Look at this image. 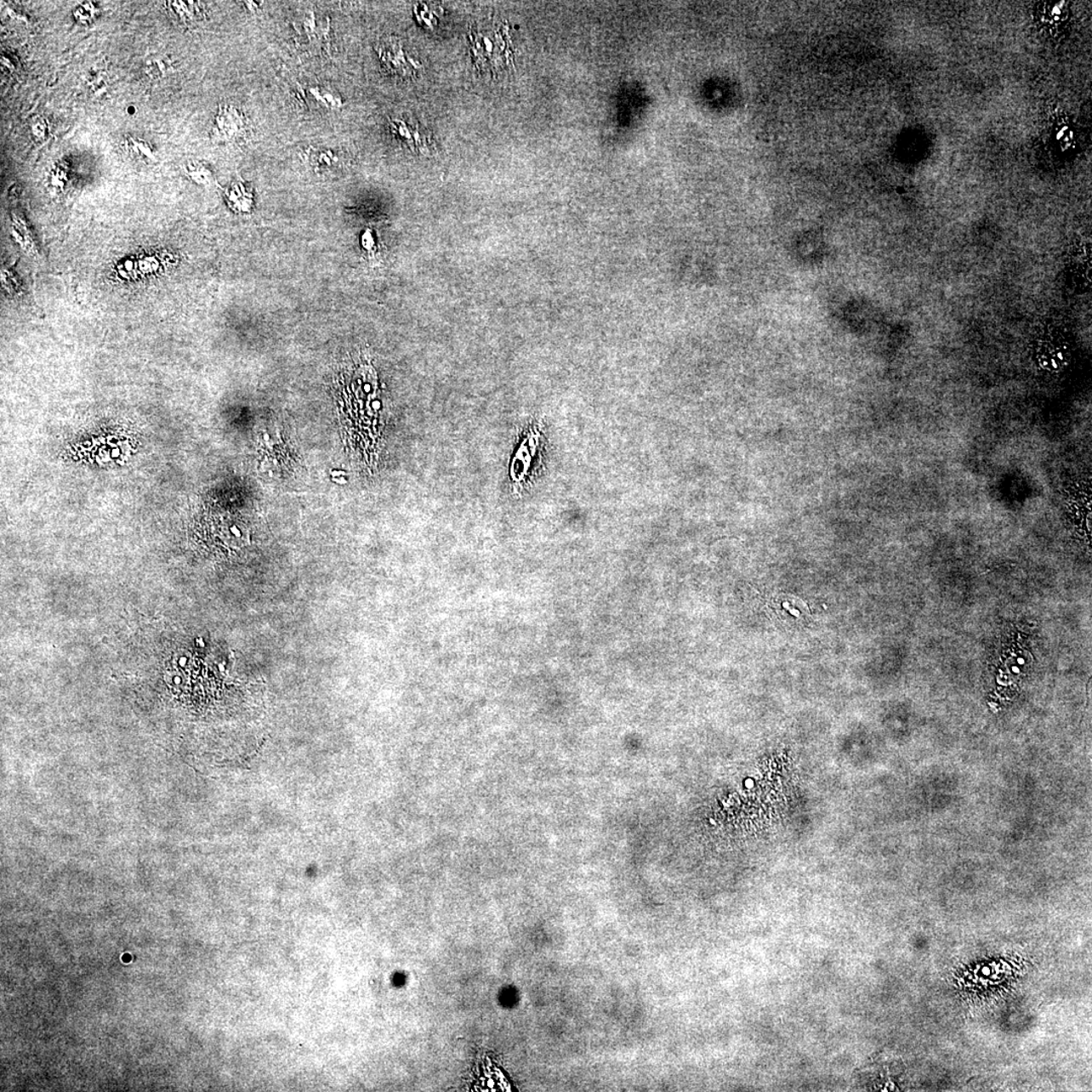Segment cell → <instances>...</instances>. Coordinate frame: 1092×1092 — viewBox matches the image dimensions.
Masks as SVG:
<instances>
[{"instance_id":"obj_1","label":"cell","mask_w":1092,"mask_h":1092,"mask_svg":"<svg viewBox=\"0 0 1092 1092\" xmlns=\"http://www.w3.org/2000/svg\"><path fill=\"white\" fill-rule=\"evenodd\" d=\"M504 29L501 26H478L472 30L473 52L475 63L484 68H495L508 65L510 60V47Z\"/></svg>"},{"instance_id":"obj_2","label":"cell","mask_w":1092,"mask_h":1092,"mask_svg":"<svg viewBox=\"0 0 1092 1092\" xmlns=\"http://www.w3.org/2000/svg\"><path fill=\"white\" fill-rule=\"evenodd\" d=\"M248 119L236 106L221 105L213 120L211 138L213 142H234L247 136Z\"/></svg>"},{"instance_id":"obj_3","label":"cell","mask_w":1092,"mask_h":1092,"mask_svg":"<svg viewBox=\"0 0 1092 1092\" xmlns=\"http://www.w3.org/2000/svg\"><path fill=\"white\" fill-rule=\"evenodd\" d=\"M330 20L310 9L294 23L299 42L313 51L328 50L330 44Z\"/></svg>"},{"instance_id":"obj_4","label":"cell","mask_w":1092,"mask_h":1092,"mask_svg":"<svg viewBox=\"0 0 1092 1092\" xmlns=\"http://www.w3.org/2000/svg\"><path fill=\"white\" fill-rule=\"evenodd\" d=\"M1091 242L1078 238L1069 246L1065 259L1067 275L1076 288L1086 291L1091 285L1092 267Z\"/></svg>"},{"instance_id":"obj_5","label":"cell","mask_w":1092,"mask_h":1092,"mask_svg":"<svg viewBox=\"0 0 1092 1092\" xmlns=\"http://www.w3.org/2000/svg\"><path fill=\"white\" fill-rule=\"evenodd\" d=\"M389 122L390 132L401 146L417 155L430 154V135L413 117H393Z\"/></svg>"},{"instance_id":"obj_6","label":"cell","mask_w":1092,"mask_h":1092,"mask_svg":"<svg viewBox=\"0 0 1092 1092\" xmlns=\"http://www.w3.org/2000/svg\"><path fill=\"white\" fill-rule=\"evenodd\" d=\"M1065 337L1055 329H1044L1038 334L1035 350L1038 361L1048 369L1061 368L1069 358V346Z\"/></svg>"},{"instance_id":"obj_7","label":"cell","mask_w":1092,"mask_h":1092,"mask_svg":"<svg viewBox=\"0 0 1092 1092\" xmlns=\"http://www.w3.org/2000/svg\"><path fill=\"white\" fill-rule=\"evenodd\" d=\"M378 53L385 71L395 77H414L421 68V64L407 54L401 43L393 37L381 43L378 47Z\"/></svg>"},{"instance_id":"obj_8","label":"cell","mask_w":1092,"mask_h":1092,"mask_svg":"<svg viewBox=\"0 0 1092 1092\" xmlns=\"http://www.w3.org/2000/svg\"><path fill=\"white\" fill-rule=\"evenodd\" d=\"M165 8L168 9L171 18L182 26L199 24L200 21L205 19V14H203L200 3L168 2L165 3Z\"/></svg>"},{"instance_id":"obj_9","label":"cell","mask_w":1092,"mask_h":1092,"mask_svg":"<svg viewBox=\"0 0 1092 1092\" xmlns=\"http://www.w3.org/2000/svg\"><path fill=\"white\" fill-rule=\"evenodd\" d=\"M125 150L128 156L140 162H152L156 159L150 144L140 138L128 137L125 141Z\"/></svg>"},{"instance_id":"obj_10","label":"cell","mask_w":1092,"mask_h":1092,"mask_svg":"<svg viewBox=\"0 0 1092 1092\" xmlns=\"http://www.w3.org/2000/svg\"><path fill=\"white\" fill-rule=\"evenodd\" d=\"M309 159L316 169L325 170L334 168L340 158L332 150L312 149L309 153Z\"/></svg>"},{"instance_id":"obj_11","label":"cell","mask_w":1092,"mask_h":1092,"mask_svg":"<svg viewBox=\"0 0 1092 1092\" xmlns=\"http://www.w3.org/2000/svg\"><path fill=\"white\" fill-rule=\"evenodd\" d=\"M310 94L325 108L336 110L342 105L340 95L331 88L316 87L310 89Z\"/></svg>"},{"instance_id":"obj_12","label":"cell","mask_w":1092,"mask_h":1092,"mask_svg":"<svg viewBox=\"0 0 1092 1092\" xmlns=\"http://www.w3.org/2000/svg\"><path fill=\"white\" fill-rule=\"evenodd\" d=\"M185 171L190 179L196 181L197 184L208 185L212 180L210 169L201 162H190L185 166Z\"/></svg>"},{"instance_id":"obj_13","label":"cell","mask_w":1092,"mask_h":1092,"mask_svg":"<svg viewBox=\"0 0 1092 1092\" xmlns=\"http://www.w3.org/2000/svg\"><path fill=\"white\" fill-rule=\"evenodd\" d=\"M168 69L169 65L168 60H162V59L158 58L149 60L146 65V72L152 78L164 77V75L168 72Z\"/></svg>"},{"instance_id":"obj_14","label":"cell","mask_w":1092,"mask_h":1092,"mask_svg":"<svg viewBox=\"0 0 1092 1092\" xmlns=\"http://www.w3.org/2000/svg\"><path fill=\"white\" fill-rule=\"evenodd\" d=\"M31 133H33L37 140H39V139H44L47 134L46 122L42 119H36L33 124H31Z\"/></svg>"}]
</instances>
